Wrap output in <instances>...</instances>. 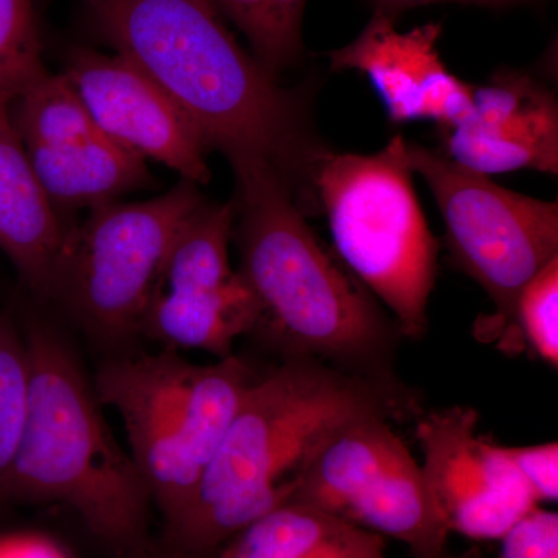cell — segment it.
Listing matches in <instances>:
<instances>
[{
	"mask_svg": "<svg viewBox=\"0 0 558 558\" xmlns=\"http://www.w3.org/2000/svg\"><path fill=\"white\" fill-rule=\"evenodd\" d=\"M117 54L156 83L197 128L208 149L260 159L312 202L326 153L303 98L279 87L242 49L211 0H86Z\"/></svg>",
	"mask_w": 558,
	"mask_h": 558,
	"instance_id": "1",
	"label": "cell"
},
{
	"mask_svg": "<svg viewBox=\"0 0 558 558\" xmlns=\"http://www.w3.org/2000/svg\"><path fill=\"white\" fill-rule=\"evenodd\" d=\"M416 402L391 379L288 357L256 377L211 464L161 543L209 556L253 521L292 501L301 473L330 433L363 414L399 421Z\"/></svg>",
	"mask_w": 558,
	"mask_h": 558,
	"instance_id": "2",
	"label": "cell"
},
{
	"mask_svg": "<svg viewBox=\"0 0 558 558\" xmlns=\"http://www.w3.org/2000/svg\"><path fill=\"white\" fill-rule=\"evenodd\" d=\"M230 165L240 274L259 310L253 333L288 357L389 379L385 368L400 336L398 325L337 252L318 240L270 163L248 157Z\"/></svg>",
	"mask_w": 558,
	"mask_h": 558,
	"instance_id": "3",
	"label": "cell"
},
{
	"mask_svg": "<svg viewBox=\"0 0 558 558\" xmlns=\"http://www.w3.org/2000/svg\"><path fill=\"white\" fill-rule=\"evenodd\" d=\"M27 418L5 499L61 502L121 554L148 538L150 502L131 454L102 417L100 400L60 333L32 322Z\"/></svg>",
	"mask_w": 558,
	"mask_h": 558,
	"instance_id": "4",
	"label": "cell"
},
{
	"mask_svg": "<svg viewBox=\"0 0 558 558\" xmlns=\"http://www.w3.org/2000/svg\"><path fill=\"white\" fill-rule=\"evenodd\" d=\"M256 377L233 354L196 365L165 349L102 363L95 395L123 418L132 461L163 527L193 498Z\"/></svg>",
	"mask_w": 558,
	"mask_h": 558,
	"instance_id": "5",
	"label": "cell"
},
{
	"mask_svg": "<svg viewBox=\"0 0 558 558\" xmlns=\"http://www.w3.org/2000/svg\"><path fill=\"white\" fill-rule=\"evenodd\" d=\"M405 145L396 135L371 156L326 150L312 193L344 266L391 310L400 336L418 340L428 329L438 241L414 193Z\"/></svg>",
	"mask_w": 558,
	"mask_h": 558,
	"instance_id": "6",
	"label": "cell"
},
{
	"mask_svg": "<svg viewBox=\"0 0 558 558\" xmlns=\"http://www.w3.org/2000/svg\"><path fill=\"white\" fill-rule=\"evenodd\" d=\"M204 199L199 185L182 179L154 199L90 208L70 231L51 300L101 343L140 336L168 248Z\"/></svg>",
	"mask_w": 558,
	"mask_h": 558,
	"instance_id": "7",
	"label": "cell"
},
{
	"mask_svg": "<svg viewBox=\"0 0 558 558\" xmlns=\"http://www.w3.org/2000/svg\"><path fill=\"white\" fill-rule=\"evenodd\" d=\"M405 159L435 196L454 263L494 301L506 343H520L515 307L521 290L558 256L556 202L501 189L440 149L407 142Z\"/></svg>",
	"mask_w": 558,
	"mask_h": 558,
	"instance_id": "8",
	"label": "cell"
},
{
	"mask_svg": "<svg viewBox=\"0 0 558 558\" xmlns=\"http://www.w3.org/2000/svg\"><path fill=\"white\" fill-rule=\"evenodd\" d=\"M389 422L363 414L333 429L312 454L290 502L399 539L416 558H444L449 529L422 465Z\"/></svg>",
	"mask_w": 558,
	"mask_h": 558,
	"instance_id": "9",
	"label": "cell"
},
{
	"mask_svg": "<svg viewBox=\"0 0 558 558\" xmlns=\"http://www.w3.org/2000/svg\"><path fill=\"white\" fill-rule=\"evenodd\" d=\"M476 427L478 413L464 407L432 411L418 418L422 472L449 532L501 539L539 502L505 447L481 438Z\"/></svg>",
	"mask_w": 558,
	"mask_h": 558,
	"instance_id": "10",
	"label": "cell"
},
{
	"mask_svg": "<svg viewBox=\"0 0 558 558\" xmlns=\"http://www.w3.org/2000/svg\"><path fill=\"white\" fill-rule=\"evenodd\" d=\"M106 137L196 185L211 179L208 146L163 90L120 54L76 49L64 72Z\"/></svg>",
	"mask_w": 558,
	"mask_h": 558,
	"instance_id": "11",
	"label": "cell"
},
{
	"mask_svg": "<svg viewBox=\"0 0 558 558\" xmlns=\"http://www.w3.org/2000/svg\"><path fill=\"white\" fill-rule=\"evenodd\" d=\"M442 134V150L480 174L558 172L556 95L529 73L501 69L473 86L472 110Z\"/></svg>",
	"mask_w": 558,
	"mask_h": 558,
	"instance_id": "12",
	"label": "cell"
},
{
	"mask_svg": "<svg viewBox=\"0 0 558 558\" xmlns=\"http://www.w3.org/2000/svg\"><path fill=\"white\" fill-rule=\"evenodd\" d=\"M440 33L439 24L400 33L396 20L374 13L357 38L329 51L330 69L365 73L392 123L432 120L450 130L472 110L473 86L444 65L436 49Z\"/></svg>",
	"mask_w": 558,
	"mask_h": 558,
	"instance_id": "13",
	"label": "cell"
},
{
	"mask_svg": "<svg viewBox=\"0 0 558 558\" xmlns=\"http://www.w3.org/2000/svg\"><path fill=\"white\" fill-rule=\"evenodd\" d=\"M0 95V250L28 289L51 300L73 226L62 222Z\"/></svg>",
	"mask_w": 558,
	"mask_h": 558,
	"instance_id": "14",
	"label": "cell"
},
{
	"mask_svg": "<svg viewBox=\"0 0 558 558\" xmlns=\"http://www.w3.org/2000/svg\"><path fill=\"white\" fill-rule=\"evenodd\" d=\"M233 202L204 199L172 240L153 296L226 307L258 306L240 270L230 266Z\"/></svg>",
	"mask_w": 558,
	"mask_h": 558,
	"instance_id": "15",
	"label": "cell"
},
{
	"mask_svg": "<svg viewBox=\"0 0 558 558\" xmlns=\"http://www.w3.org/2000/svg\"><path fill=\"white\" fill-rule=\"evenodd\" d=\"M211 558H385V539L325 510L288 502L242 529Z\"/></svg>",
	"mask_w": 558,
	"mask_h": 558,
	"instance_id": "16",
	"label": "cell"
},
{
	"mask_svg": "<svg viewBox=\"0 0 558 558\" xmlns=\"http://www.w3.org/2000/svg\"><path fill=\"white\" fill-rule=\"evenodd\" d=\"M25 149L54 208L98 207L153 182L146 160L102 132L72 145Z\"/></svg>",
	"mask_w": 558,
	"mask_h": 558,
	"instance_id": "17",
	"label": "cell"
},
{
	"mask_svg": "<svg viewBox=\"0 0 558 558\" xmlns=\"http://www.w3.org/2000/svg\"><path fill=\"white\" fill-rule=\"evenodd\" d=\"M11 116L25 146L57 148L101 134L64 73L33 81L11 101Z\"/></svg>",
	"mask_w": 558,
	"mask_h": 558,
	"instance_id": "18",
	"label": "cell"
},
{
	"mask_svg": "<svg viewBox=\"0 0 558 558\" xmlns=\"http://www.w3.org/2000/svg\"><path fill=\"white\" fill-rule=\"evenodd\" d=\"M247 38L252 54L274 80L303 54L306 0H211Z\"/></svg>",
	"mask_w": 558,
	"mask_h": 558,
	"instance_id": "19",
	"label": "cell"
},
{
	"mask_svg": "<svg viewBox=\"0 0 558 558\" xmlns=\"http://www.w3.org/2000/svg\"><path fill=\"white\" fill-rule=\"evenodd\" d=\"M31 363L24 333L7 315L0 314V501H5L7 486L28 409Z\"/></svg>",
	"mask_w": 558,
	"mask_h": 558,
	"instance_id": "20",
	"label": "cell"
},
{
	"mask_svg": "<svg viewBox=\"0 0 558 558\" xmlns=\"http://www.w3.org/2000/svg\"><path fill=\"white\" fill-rule=\"evenodd\" d=\"M46 72L32 0H0V95L14 100Z\"/></svg>",
	"mask_w": 558,
	"mask_h": 558,
	"instance_id": "21",
	"label": "cell"
},
{
	"mask_svg": "<svg viewBox=\"0 0 558 558\" xmlns=\"http://www.w3.org/2000/svg\"><path fill=\"white\" fill-rule=\"evenodd\" d=\"M520 340L550 368L558 366V256L521 290L515 307Z\"/></svg>",
	"mask_w": 558,
	"mask_h": 558,
	"instance_id": "22",
	"label": "cell"
},
{
	"mask_svg": "<svg viewBox=\"0 0 558 558\" xmlns=\"http://www.w3.org/2000/svg\"><path fill=\"white\" fill-rule=\"evenodd\" d=\"M498 558H558V515L538 506L502 535Z\"/></svg>",
	"mask_w": 558,
	"mask_h": 558,
	"instance_id": "23",
	"label": "cell"
},
{
	"mask_svg": "<svg viewBox=\"0 0 558 558\" xmlns=\"http://www.w3.org/2000/svg\"><path fill=\"white\" fill-rule=\"evenodd\" d=\"M513 468L526 481L538 502H556L558 498V444L529 447H505Z\"/></svg>",
	"mask_w": 558,
	"mask_h": 558,
	"instance_id": "24",
	"label": "cell"
},
{
	"mask_svg": "<svg viewBox=\"0 0 558 558\" xmlns=\"http://www.w3.org/2000/svg\"><path fill=\"white\" fill-rule=\"evenodd\" d=\"M0 558H69L65 550L46 535L13 532L0 535Z\"/></svg>",
	"mask_w": 558,
	"mask_h": 558,
	"instance_id": "25",
	"label": "cell"
},
{
	"mask_svg": "<svg viewBox=\"0 0 558 558\" xmlns=\"http://www.w3.org/2000/svg\"><path fill=\"white\" fill-rule=\"evenodd\" d=\"M369 2L373 3L374 13H381L396 20L403 11L433 5V3H465V5L501 9V7L517 5V3L532 2V0H369Z\"/></svg>",
	"mask_w": 558,
	"mask_h": 558,
	"instance_id": "26",
	"label": "cell"
},
{
	"mask_svg": "<svg viewBox=\"0 0 558 558\" xmlns=\"http://www.w3.org/2000/svg\"><path fill=\"white\" fill-rule=\"evenodd\" d=\"M123 556L124 558H211L209 556H199V554L185 553V550L171 548V546L165 545V543H153L149 539H146L137 548L128 550Z\"/></svg>",
	"mask_w": 558,
	"mask_h": 558,
	"instance_id": "27",
	"label": "cell"
},
{
	"mask_svg": "<svg viewBox=\"0 0 558 558\" xmlns=\"http://www.w3.org/2000/svg\"><path fill=\"white\" fill-rule=\"evenodd\" d=\"M444 558H450V557H449V556H446V557H444Z\"/></svg>",
	"mask_w": 558,
	"mask_h": 558,
	"instance_id": "28",
	"label": "cell"
}]
</instances>
